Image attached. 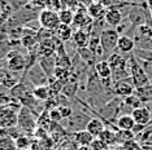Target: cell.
Listing matches in <instances>:
<instances>
[{
  "label": "cell",
  "instance_id": "25",
  "mask_svg": "<svg viewBox=\"0 0 152 150\" xmlns=\"http://www.w3.org/2000/svg\"><path fill=\"white\" fill-rule=\"evenodd\" d=\"M98 138L102 140L104 144L107 145H113V144H116L117 142V132L116 131H113V129H109V128H105L104 131L100 133V136Z\"/></svg>",
  "mask_w": 152,
  "mask_h": 150
},
{
  "label": "cell",
  "instance_id": "40",
  "mask_svg": "<svg viewBox=\"0 0 152 150\" xmlns=\"http://www.w3.org/2000/svg\"><path fill=\"white\" fill-rule=\"evenodd\" d=\"M77 150H92V148L90 145H87V146H78Z\"/></svg>",
  "mask_w": 152,
  "mask_h": 150
},
{
  "label": "cell",
  "instance_id": "21",
  "mask_svg": "<svg viewBox=\"0 0 152 150\" xmlns=\"http://www.w3.org/2000/svg\"><path fill=\"white\" fill-rule=\"evenodd\" d=\"M20 80H21V78L17 76V73H12V71H8V70H7L0 86L4 87L5 89L11 91L12 88H15L17 84L20 83Z\"/></svg>",
  "mask_w": 152,
  "mask_h": 150
},
{
  "label": "cell",
  "instance_id": "10",
  "mask_svg": "<svg viewBox=\"0 0 152 150\" xmlns=\"http://www.w3.org/2000/svg\"><path fill=\"white\" fill-rule=\"evenodd\" d=\"M131 117H133L135 124H140V125H148L152 120V112L147 106H142L138 109H134L130 112Z\"/></svg>",
  "mask_w": 152,
  "mask_h": 150
},
{
  "label": "cell",
  "instance_id": "38",
  "mask_svg": "<svg viewBox=\"0 0 152 150\" xmlns=\"http://www.w3.org/2000/svg\"><path fill=\"white\" fill-rule=\"evenodd\" d=\"M58 110H60V112H61L63 119L70 118L72 115H73V112H74V110L70 107V105H68V106H58Z\"/></svg>",
  "mask_w": 152,
  "mask_h": 150
},
{
  "label": "cell",
  "instance_id": "8",
  "mask_svg": "<svg viewBox=\"0 0 152 150\" xmlns=\"http://www.w3.org/2000/svg\"><path fill=\"white\" fill-rule=\"evenodd\" d=\"M90 118L87 114H85V112H73V115H72L70 118L66 119L68 124H66V128L68 131L70 132H78V131H83L86 129V125L90 122Z\"/></svg>",
  "mask_w": 152,
  "mask_h": 150
},
{
  "label": "cell",
  "instance_id": "16",
  "mask_svg": "<svg viewBox=\"0 0 152 150\" xmlns=\"http://www.w3.org/2000/svg\"><path fill=\"white\" fill-rule=\"evenodd\" d=\"M104 129H105V123L100 118H91L90 122L87 123V125H86V131H87L88 133H91L95 138L99 137L100 133H102Z\"/></svg>",
  "mask_w": 152,
  "mask_h": 150
},
{
  "label": "cell",
  "instance_id": "19",
  "mask_svg": "<svg viewBox=\"0 0 152 150\" xmlns=\"http://www.w3.org/2000/svg\"><path fill=\"white\" fill-rule=\"evenodd\" d=\"M116 127L121 131H133V128L135 127V122H134L131 114H122L117 119Z\"/></svg>",
  "mask_w": 152,
  "mask_h": 150
},
{
  "label": "cell",
  "instance_id": "14",
  "mask_svg": "<svg viewBox=\"0 0 152 150\" xmlns=\"http://www.w3.org/2000/svg\"><path fill=\"white\" fill-rule=\"evenodd\" d=\"M107 6L99 4V3H91L87 6V14L94 21H104V17L107 13Z\"/></svg>",
  "mask_w": 152,
  "mask_h": 150
},
{
  "label": "cell",
  "instance_id": "3",
  "mask_svg": "<svg viewBox=\"0 0 152 150\" xmlns=\"http://www.w3.org/2000/svg\"><path fill=\"white\" fill-rule=\"evenodd\" d=\"M129 66H130V78L133 80L135 89L143 88L151 84V79L147 76L146 71L143 70L142 65L139 62V60L134 56V53L129 54Z\"/></svg>",
  "mask_w": 152,
  "mask_h": 150
},
{
  "label": "cell",
  "instance_id": "1",
  "mask_svg": "<svg viewBox=\"0 0 152 150\" xmlns=\"http://www.w3.org/2000/svg\"><path fill=\"white\" fill-rule=\"evenodd\" d=\"M112 70L113 81H120L130 78V66H129V54H121L115 50L110 56L107 57Z\"/></svg>",
  "mask_w": 152,
  "mask_h": 150
},
{
  "label": "cell",
  "instance_id": "37",
  "mask_svg": "<svg viewBox=\"0 0 152 150\" xmlns=\"http://www.w3.org/2000/svg\"><path fill=\"white\" fill-rule=\"evenodd\" d=\"M90 146L92 148V150H108V145L104 144V142H103L100 138H98V137L91 142V145Z\"/></svg>",
  "mask_w": 152,
  "mask_h": 150
},
{
  "label": "cell",
  "instance_id": "20",
  "mask_svg": "<svg viewBox=\"0 0 152 150\" xmlns=\"http://www.w3.org/2000/svg\"><path fill=\"white\" fill-rule=\"evenodd\" d=\"M73 138H74V142H75V144H77L78 146H87V145H91V142L95 140L94 136H92L91 133H88L86 129H83V131L74 132V133H73Z\"/></svg>",
  "mask_w": 152,
  "mask_h": 150
},
{
  "label": "cell",
  "instance_id": "33",
  "mask_svg": "<svg viewBox=\"0 0 152 150\" xmlns=\"http://www.w3.org/2000/svg\"><path fill=\"white\" fill-rule=\"evenodd\" d=\"M12 50V45L9 42H5V40H0V57L5 58L7 54Z\"/></svg>",
  "mask_w": 152,
  "mask_h": 150
},
{
  "label": "cell",
  "instance_id": "41",
  "mask_svg": "<svg viewBox=\"0 0 152 150\" xmlns=\"http://www.w3.org/2000/svg\"><path fill=\"white\" fill-rule=\"evenodd\" d=\"M3 62H4V58H3V57H0V69L3 67Z\"/></svg>",
  "mask_w": 152,
  "mask_h": 150
},
{
  "label": "cell",
  "instance_id": "17",
  "mask_svg": "<svg viewBox=\"0 0 152 150\" xmlns=\"http://www.w3.org/2000/svg\"><path fill=\"white\" fill-rule=\"evenodd\" d=\"M77 50V53H78V56H79V58H81L83 62L87 65L88 67H94L96 62L99 61V58L96 57V54L92 52V50H90L87 47L86 48H79V49H75Z\"/></svg>",
  "mask_w": 152,
  "mask_h": 150
},
{
  "label": "cell",
  "instance_id": "11",
  "mask_svg": "<svg viewBox=\"0 0 152 150\" xmlns=\"http://www.w3.org/2000/svg\"><path fill=\"white\" fill-rule=\"evenodd\" d=\"M124 21V14L122 11H118V9L115 8H108L104 17V22L107 25L110 26V29H117Z\"/></svg>",
  "mask_w": 152,
  "mask_h": 150
},
{
  "label": "cell",
  "instance_id": "34",
  "mask_svg": "<svg viewBox=\"0 0 152 150\" xmlns=\"http://www.w3.org/2000/svg\"><path fill=\"white\" fill-rule=\"evenodd\" d=\"M48 115H50V119L51 122H55V123H58V122L63 119L61 117V112L58 110V107H55L52 110H48Z\"/></svg>",
  "mask_w": 152,
  "mask_h": 150
},
{
  "label": "cell",
  "instance_id": "36",
  "mask_svg": "<svg viewBox=\"0 0 152 150\" xmlns=\"http://www.w3.org/2000/svg\"><path fill=\"white\" fill-rule=\"evenodd\" d=\"M29 4L31 5L34 9L40 12V11H43V9H46L47 0H29Z\"/></svg>",
  "mask_w": 152,
  "mask_h": 150
},
{
  "label": "cell",
  "instance_id": "13",
  "mask_svg": "<svg viewBox=\"0 0 152 150\" xmlns=\"http://www.w3.org/2000/svg\"><path fill=\"white\" fill-rule=\"evenodd\" d=\"M88 42H90V34L87 31L81 30V29L74 30L73 36H72V43L75 47V49L86 48L88 45Z\"/></svg>",
  "mask_w": 152,
  "mask_h": 150
},
{
  "label": "cell",
  "instance_id": "2",
  "mask_svg": "<svg viewBox=\"0 0 152 150\" xmlns=\"http://www.w3.org/2000/svg\"><path fill=\"white\" fill-rule=\"evenodd\" d=\"M122 107H125L122 98L115 96L110 101H108L107 104H104L103 106H100L98 109V115H100V119H102L104 123H108L110 125H116V122H117V119H118V117L122 115L121 114Z\"/></svg>",
  "mask_w": 152,
  "mask_h": 150
},
{
  "label": "cell",
  "instance_id": "7",
  "mask_svg": "<svg viewBox=\"0 0 152 150\" xmlns=\"http://www.w3.org/2000/svg\"><path fill=\"white\" fill-rule=\"evenodd\" d=\"M17 124L18 127L23 129V132H33L35 129V125H37V122L34 120V117H33V112L26 107H21L17 114Z\"/></svg>",
  "mask_w": 152,
  "mask_h": 150
},
{
  "label": "cell",
  "instance_id": "39",
  "mask_svg": "<svg viewBox=\"0 0 152 150\" xmlns=\"http://www.w3.org/2000/svg\"><path fill=\"white\" fill-rule=\"evenodd\" d=\"M92 3H99V4H102V5H104L108 8L110 5V3H112V0H92Z\"/></svg>",
  "mask_w": 152,
  "mask_h": 150
},
{
  "label": "cell",
  "instance_id": "5",
  "mask_svg": "<svg viewBox=\"0 0 152 150\" xmlns=\"http://www.w3.org/2000/svg\"><path fill=\"white\" fill-rule=\"evenodd\" d=\"M5 66L8 71L12 73H21L26 70V56L20 53L18 50H11L4 58Z\"/></svg>",
  "mask_w": 152,
  "mask_h": 150
},
{
  "label": "cell",
  "instance_id": "22",
  "mask_svg": "<svg viewBox=\"0 0 152 150\" xmlns=\"http://www.w3.org/2000/svg\"><path fill=\"white\" fill-rule=\"evenodd\" d=\"M73 32H74V30H73L72 26L63 25V23H61V25L57 27L56 31H55V35H56V38L58 40H61L63 43H66V42H69V40H72Z\"/></svg>",
  "mask_w": 152,
  "mask_h": 150
},
{
  "label": "cell",
  "instance_id": "42",
  "mask_svg": "<svg viewBox=\"0 0 152 150\" xmlns=\"http://www.w3.org/2000/svg\"><path fill=\"white\" fill-rule=\"evenodd\" d=\"M143 1H147V0H143Z\"/></svg>",
  "mask_w": 152,
  "mask_h": 150
},
{
  "label": "cell",
  "instance_id": "9",
  "mask_svg": "<svg viewBox=\"0 0 152 150\" xmlns=\"http://www.w3.org/2000/svg\"><path fill=\"white\" fill-rule=\"evenodd\" d=\"M113 92H115V96L120 98H125L127 96H130V94L135 93V86H134L131 78H127V79L116 81Z\"/></svg>",
  "mask_w": 152,
  "mask_h": 150
},
{
  "label": "cell",
  "instance_id": "29",
  "mask_svg": "<svg viewBox=\"0 0 152 150\" xmlns=\"http://www.w3.org/2000/svg\"><path fill=\"white\" fill-rule=\"evenodd\" d=\"M74 14L75 13L72 11V9L69 8H65L63 11L58 12V18H60V22L63 23V25H69L72 26L74 22Z\"/></svg>",
  "mask_w": 152,
  "mask_h": 150
},
{
  "label": "cell",
  "instance_id": "15",
  "mask_svg": "<svg viewBox=\"0 0 152 150\" xmlns=\"http://www.w3.org/2000/svg\"><path fill=\"white\" fill-rule=\"evenodd\" d=\"M38 63H39V66L42 67V70L46 73L48 78L53 76V71H55V67H56V56L39 57Z\"/></svg>",
  "mask_w": 152,
  "mask_h": 150
},
{
  "label": "cell",
  "instance_id": "30",
  "mask_svg": "<svg viewBox=\"0 0 152 150\" xmlns=\"http://www.w3.org/2000/svg\"><path fill=\"white\" fill-rule=\"evenodd\" d=\"M56 66L57 67H63V69H72V57L68 53L65 54H60L56 56Z\"/></svg>",
  "mask_w": 152,
  "mask_h": 150
},
{
  "label": "cell",
  "instance_id": "23",
  "mask_svg": "<svg viewBox=\"0 0 152 150\" xmlns=\"http://www.w3.org/2000/svg\"><path fill=\"white\" fill-rule=\"evenodd\" d=\"M33 94L38 101L46 102L47 100L51 98V93H50V88L48 86H38L33 88Z\"/></svg>",
  "mask_w": 152,
  "mask_h": 150
},
{
  "label": "cell",
  "instance_id": "26",
  "mask_svg": "<svg viewBox=\"0 0 152 150\" xmlns=\"http://www.w3.org/2000/svg\"><path fill=\"white\" fill-rule=\"evenodd\" d=\"M135 94L142 100L143 104H147V102H152V83L148 84V86L139 88V89H135Z\"/></svg>",
  "mask_w": 152,
  "mask_h": 150
},
{
  "label": "cell",
  "instance_id": "28",
  "mask_svg": "<svg viewBox=\"0 0 152 150\" xmlns=\"http://www.w3.org/2000/svg\"><path fill=\"white\" fill-rule=\"evenodd\" d=\"M124 101V105H125V107H130L131 111L134 110V109H138V107H142L143 106V102H142V100L139 97L137 96L135 93L134 94H130V96H127L125 98H122Z\"/></svg>",
  "mask_w": 152,
  "mask_h": 150
},
{
  "label": "cell",
  "instance_id": "6",
  "mask_svg": "<svg viewBox=\"0 0 152 150\" xmlns=\"http://www.w3.org/2000/svg\"><path fill=\"white\" fill-rule=\"evenodd\" d=\"M38 22H39L42 29L51 30V31H56L57 27L61 25L60 18H58V13L48 11V9L40 11L39 16H38Z\"/></svg>",
  "mask_w": 152,
  "mask_h": 150
},
{
  "label": "cell",
  "instance_id": "35",
  "mask_svg": "<svg viewBox=\"0 0 152 150\" xmlns=\"http://www.w3.org/2000/svg\"><path fill=\"white\" fill-rule=\"evenodd\" d=\"M12 102V97L8 89H5L4 92H0V106H4Z\"/></svg>",
  "mask_w": 152,
  "mask_h": 150
},
{
  "label": "cell",
  "instance_id": "32",
  "mask_svg": "<svg viewBox=\"0 0 152 150\" xmlns=\"http://www.w3.org/2000/svg\"><path fill=\"white\" fill-rule=\"evenodd\" d=\"M46 9L58 13L60 11L64 9V5H63V3H61V0H47Z\"/></svg>",
  "mask_w": 152,
  "mask_h": 150
},
{
  "label": "cell",
  "instance_id": "12",
  "mask_svg": "<svg viewBox=\"0 0 152 150\" xmlns=\"http://www.w3.org/2000/svg\"><path fill=\"white\" fill-rule=\"evenodd\" d=\"M134 49H135V43H134L133 38L129 35H120L116 48L117 52L121 54H130L133 53Z\"/></svg>",
  "mask_w": 152,
  "mask_h": 150
},
{
  "label": "cell",
  "instance_id": "24",
  "mask_svg": "<svg viewBox=\"0 0 152 150\" xmlns=\"http://www.w3.org/2000/svg\"><path fill=\"white\" fill-rule=\"evenodd\" d=\"M78 89H79V83H78V81H69V83H66L63 87L61 93H63L65 97H68L69 100H70V98H74L75 96H77Z\"/></svg>",
  "mask_w": 152,
  "mask_h": 150
},
{
  "label": "cell",
  "instance_id": "27",
  "mask_svg": "<svg viewBox=\"0 0 152 150\" xmlns=\"http://www.w3.org/2000/svg\"><path fill=\"white\" fill-rule=\"evenodd\" d=\"M70 70H68V69H63V67H55V71H53V78L55 79H57L58 81H61V83L64 84H66L69 83V80H70Z\"/></svg>",
  "mask_w": 152,
  "mask_h": 150
},
{
  "label": "cell",
  "instance_id": "31",
  "mask_svg": "<svg viewBox=\"0 0 152 150\" xmlns=\"http://www.w3.org/2000/svg\"><path fill=\"white\" fill-rule=\"evenodd\" d=\"M134 56L138 58L143 60V61H148L152 62V50H146V49H140V48H135L133 50Z\"/></svg>",
  "mask_w": 152,
  "mask_h": 150
},
{
  "label": "cell",
  "instance_id": "4",
  "mask_svg": "<svg viewBox=\"0 0 152 150\" xmlns=\"http://www.w3.org/2000/svg\"><path fill=\"white\" fill-rule=\"evenodd\" d=\"M120 34L116 29H105L100 32V45L104 50L105 56H110L117 48Z\"/></svg>",
  "mask_w": 152,
  "mask_h": 150
},
{
  "label": "cell",
  "instance_id": "18",
  "mask_svg": "<svg viewBox=\"0 0 152 150\" xmlns=\"http://www.w3.org/2000/svg\"><path fill=\"white\" fill-rule=\"evenodd\" d=\"M94 70L100 79L112 78V70H110V65L108 62V60H99L94 66Z\"/></svg>",
  "mask_w": 152,
  "mask_h": 150
}]
</instances>
